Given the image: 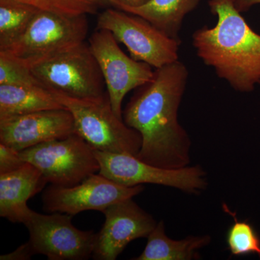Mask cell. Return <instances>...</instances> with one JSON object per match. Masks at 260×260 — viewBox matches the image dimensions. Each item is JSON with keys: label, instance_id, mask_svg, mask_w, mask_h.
<instances>
[{"label": "cell", "instance_id": "obj_1", "mask_svg": "<svg viewBox=\"0 0 260 260\" xmlns=\"http://www.w3.org/2000/svg\"><path fill=\"white\" fill-rule=\"evenodd\" d=\"M188 78L187 68L179 60L155 69L153 79L135 89L122 117L141 135L140 160L168 169L190 164V138L178 118Z\"/></svg>", "mask_w": 260, "mask_h": 260}, {"label": "cell", "instance_id": "obj_2", "mask_svg": "<svg viewBox=\"0 0 260 260\" xmlns=\"http://www.w3.org/2000/svg\"><path fill=\"white\" fill-rule=\"evenodd\" d=\"M218 18L213 28L195 30L192 45L197 55L236 91L249 93L260 85V35L237 9L235 0H209Z\"/></svg>", "mask_w": 260, "mask_h": 260}, {"label": "cell", "instance_id": "obj_3", "mask_svg": "<svg viewBox=\"0 0 260 260\" xmlns=\"http://www.w3.org/2000/svg\"><path fill=\"white\" fill-rule=\"evenodd\" d=\"M50 90L73 115L75 134L94 150L138 155L142 146L141 135L116 115L107 91L98 99H83Z\"/></svg>", "mask_w": 260, "mask_h": 260}, {"label": "cell", "instance_id": "obj_4", "mask_svg": "<svg viewBox=\"0 0 260 260\" xmlns=\"http://www.w3.org/2000/svg\"><path fill=\"white\" fill-rule=\"evenodd\" d=\"M30 68L46 88L68 96L92 99L107 93L102 71L85 41L54 53Z\"/></svg>", "mask_w": 260, "mask_h": 260}, {"label": "cell", "instance_id": "obj_5", "mask_svg": "<svg viewBox=\"0 0 260 260\" xmlns=\"http://www.w3.org/2000/svg\"><path fill=\"white\" fill-rule=\"evenodd\" d=\"M97 28L109 30L135 60L155 69L179 61L181 41L169 37L148 20L115 8H106L97 18Z\"/></svg>", "mask_w": 260, "mask_h": 260}, {"label": "cell", "instance_id": "obj_6", "mask_svg": "<svg viewBox=\"0 0 260 260\" xmlns=\"http://www.w3.org/2000/svg\"><path fill=\"white\" fill-rule=\"evenodd\" d=\"M20 155L54 186H75L100 171L95 150L75 133L64 139L35 145L20 151Z\"/></svg>", "mask_w": 260, "mask_h": 260}, {"label": "cell", "instance_id": "obj_7", "mask_svg": "<svg viewBox=\"0 0 260 260\" xmlns=\"http://www.w3.org/2000/svg\"><path fill=\"white\" fill-rule=\"evenodd\" d=\"M88 32L86 15L39 10L28 28L5 52L29 67L47 56L83 42Z\"/></svg>", "mask_w": 260, "mask_h": 260}, {"label": "cell", "instance_id": "obj_8", "mask_svg": "<svg viewBox=\"0 0 260 260\" xmlns=\"http://www.w3.org/2000/svg\"><path fill=\"white\" fill-rule=\"evenodd\" d=\"M100 164L99 174L126 186L143 184L175 188L188 194H200L208 186L207 173L200 165L168 169L150 165L129 154L95 150Z\"/></svg>", "mask_w": 260, "mask_h": 260}, {"label": "cell", "instance_id": "obj_9", "mask_svg": "<svg viewBox=\"0 0 260 260\" xmlns=\"http://www.w3.org/2000/svg\"><path fill=\"white\" fill-rule=\"evenodd\" d=\"M73 215H44L31 210L24 225L29 232L35 254L49 260H83L92 257L97 233L82 231L72 222Z\"/></svg>", "mask_w": 260, "mask_h": 260}, {"label": "cell", "instance_id": "obj_10", "mask_svg": "<svg viewBox=\"0 0 260 260\" xmlns=\"http://www.w3.org/2000/svg\"><path fill=\"white\" fill-rule=\"evenodd\" d=\"M118 43L109 30L97 28L88 44L102 71L113 111L123 119L124 98L153 79L154 71L150 65L126 55Z\"/></svg>", "mask_w": 260, "mask_h": 260}, {"label": "cell", "instance_id": "obj_11", "mask_svg": "<svg viewBox=\"0 0 260 260\" xmlns=\"http://www.w3.org/2000/svg\"><path fill=\"white\" fill-rule=\"evenodd\" d=\"M143 190V184L123 186L102 174H93L70 187L52 184L48 186L43 192V208L49 213L73 216L86 210L103 212L114 203L133 198Z\"/></svg>", "mask_w": 260, "mask_h": 260}, {"label": "cell", "instance_id": "obj_12", "mask_svg": "<svg viewBox=\"0 0 260 260\" xmlns=\"http://www.w3.org/2000/svg\"><path fill=\"white\" fill-rule=\"evenodd\" d=\"M102 213L105 222L97 233L94 259L115 260L130 242L148 238L158 223L133 198L114 203Z\"/></svg>", "mask_w": 260, "mask_h": 260}, {"label": "cell", "instance_id": "obj_13", "mask_svg": "<svg viewBox=\"0 0 260 260\" xmlns=\"http://www.w3.org/2000/svg\"><path fill=\"white\" fill-rule=\"evenodd\" d=\"M74 133V119L67 109L0 118V143L18 152Z\"/></svg>", "mask_w": 260, "mask_h": 260}, {"label": "cell", "instance_id": "obj_14", "mask_svg": "<svg viewBox=\"0 0 260 260\" xmlns=\"http://www.w3.org/2000/svg\"><path fill=\"white\" fill-rule=\"evenodd\" d=\"M47 184L41 171L27 162L15 172L0 174V216L13 223H24L32 210L27 202Z\"/></svg>", "mask_w": 260, "mask_h": 260}, {"label": "cell", "instance_id": "obj_15", "mask_svg": "<svg viewBox=\"0 0 260 260\" xmlns=\"http://www.w3.org/2000/svg\"><path fill=\"white\" fill-rule=\"evenodd\" d=\"M200 0H149L138 7L118 5L117 9L138 15L169 37L180 40L179 32L186 15L198 8Z\"/></svg>", "mask_w": 260, "mask_h": 260}, {"label": "cell", "instance_id": "obj_16", "mask_svg": "<svg viewBox=\"0 0 260 260\" xmlns=\"http://www.w3.org/2000/svg\"><path fill=\"white\" fill-rule=\"evenodd\" d=\"M209 235L189 236L181 240L170 239L166 233L165 223L160 220L148 237L144 250L135 260L200 259V249L211 242Z\"/></svg>", "mask_w": 260, "mask_h": 260}, {"label": "cell", "instance_id": "obj_17", "mask_svg": "<svg viewBox=\"0 0 260 260\" xmlns=\"http://www.w3.org/2000/svg\"><path fill=\"white\" fill-rule=\"evenodd\" d=\"M65 109L44 86L0 85V118Z\"/></svg>", "mask_w": 260, "mask_h": 260}, {"label": "cell", "instance_id": "obj_18", "mask_svg": "<svg viewBox=\"0 0 260 260\" xmlns=\"http://www.w3.org/2000/svg\"><path fill=\"white\" fill-rule=\"evenodd\" d=\"M39 11L21 3L0 1V51L6 50L23 35Z\"/></svg>", "mask_w": 260, "mask_h": 260}, {"label": "cell", "instance_id": "obj_19", "mask_svg": "<svg viewBox=\"0 0 260 260\" xmlns=\"http://www.w3.org/2000/svg\"><path fill=\"white\" fill-rule=\"evenodd\" d=\"M223 209L234 218V223L229 227L226 234L228 248L234 256L256 254L260 257V239L254 228L246 221H239L234 212L226 205Z\"/></svg>", "mask_w": 260, "mask_h": 260}, {"label": "cell", "instance_id": "obj_20", "mask_svg": "<svg viewBox=\"0 0 260 260\" xmlns=\"http://www.w3.org/2000/svg\"><path fill=\"white\" fill-rule=\"evenodd\" d=\"M0 85L45 87L28 65L5 51H0Z\"/></svg>", "mask_w": 260, "mask_h": 260}, {"label": "cell", "instance_id": "obj_21", "mask_svg": "<svg viewBox=\"0 0 260 260\" xmlns=\"http://www.w3.org/2000/svg\"><path fill=\"white\" fill-rule=\"evenodd\" d=\"M0 1L15 2L34 7L39 10L54 12L67 15H87L88 10L80 5L68 0H0Z\"/></svg>", "mask_w": 260, "mask_h": 260}, {"label": "cell", "instance_id": "obj_22", "mask_svg": "<svg viewBox=\"0 0 260 260\" xmlns=\"http://www.w3.org/2000/svg\"><path fill=\"white\" fill-rule=\"evenodd\" d=\"M20 152L0 143V174L15 172L25 164Z\"/></svg>", "mask_w": 260, "mask_h": 260}, {"label": "cell", "instance_id": "obj_23", "mask_svg": "<svg viewBox=\"0 0 260 260\" xmlns=\"http://www.w3.org/2000/svg\"><path fill=\"white\" fill-rule=\"evenodd\" d=\"M83 7L89 14H95L100 8H115L118 0H68Z\"/></svg>", "mask_w": 260, "mask_h": 260}, {"label": "cell", "instance_id": "obj_24", "mask_svg": "<svg viewBox=\"0 0 260 260\" xmlns=\"http://www.w3.org/2000/svg\"><path fill=\"white\" fill-rule=\"evenodd\" d=\"M35 254L30 242L19 246L15 251L0 256L1 260H28Z\"/></svg>", "mask_w": 260, "mask_h": 260}, {"label": "cell", "instance_id": "obj_25", "mask_svg": "<svg viewBox=\"0 0 260 260\" xmlns=\"http://www.w3.org/2000/svg\"><path fill=\"white\" fill-rule=\"evenodd\" d=\"M260 4V0H235L237 9L241 13L248 11L254 5Z\"/></svg>", "mask_w": 260, "mask_h": 260}, {"label": "cell", "instance_id": "obj_26", "mask_svg": "<svg viewBox=\"0 0 260 260\" xmlns=\"http://www.w3.org/2000/svg\"><path fill=\"white\" fill-rule=\"evenodd\" d=\"M148 1L149 0H118L116 4V8L118 5H126V6L129 7L141 6Z\"/></svg>", "mask_w": 260, "mask_h": 260}]
</instances>
